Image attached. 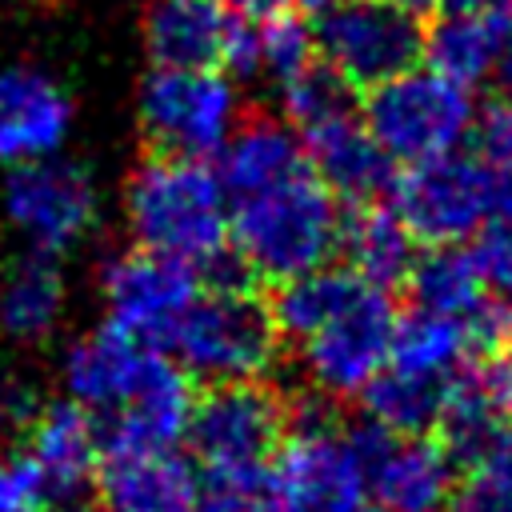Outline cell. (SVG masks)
<instances>
[{
  "label": "cell",
  "mask_w": 512,
  "mask_h": 512,
  "mask_svg": "<svg viewBox=\"0 0 512 512\" xmlns=\"http://www.w3.org/2000/svg\"><path fill=\"white\" fill-rule=\"evenodd\" d=\"M0 204L16 236L44 256H60L76 248L96 228L100 216V196L92 176L64 156L8 168Z\"/></svg>",
  "instance_id": "30bf717a"
},
{
  "label": "cell",
  "mask_w": 512,
  "mask_h": 512,
  "mask_svg": "<svg viewBox=\"0 0 512 512\" xmlns=\"http://www.w3.org/2000/svg\"><path fill=\"white\" fill-rule=\"evenodd\" d=\"M392 208L424 244H464L496 220L492 164L480 156L448 152L424 164H408L392 184Z\"/></svg>",
  "instance_id": "9c48e42d"
},
{
  "label": "cell",
  "mask_w": 512,
  "mask_h": 512,
  "mask_svg": "<svg viewBox=\"0 0 512 512\" xmlns=\"http://www.w3.org/2000/svg\"><path fill=\"white\" fill-rule=\"evenodd\" d=\"M276 512H360L368 476L328 404H292L272 460Z\"/></svg>",
  "instance_id": "8992f818"
},
{
  "label": "cell",
  "mask_w": 512,
  "mask_h": 512,
  "mask_svg": "<svg viewBox=\"0 0 512 512\" xmlns=\"http://www.w3.org/2000/svg\"><path fill=\"white\" fill-rule=\"evenodd\" d=\"M424 64L464 88L512 92V20L504 12H444L424 32Z\"/></svg>",
  "instance_id": "e0dca14e"
},
{
  "label": "cell",
  "mask_w": 512,
  "mask_h": 512,
  "mask_svg": "<svg viewBox=\"0 0 512 512\" xmlns=\"http://www.w3.org/2000/svg\"><path fill=\"white\" fill-rule=\"evenodd\" d=\"M136 120L152 152L208 160L240 124V92L220 68L156 64L140 84Z\"/></svg>",
  "instance_id": "5b68a950"
},
{
  "label": "cell",
  "mask_w": 512,
  "mask_h": 512,
  "mask_svg": "<svg viewBox=\"0 0 512 512\" xmlns=\"http://www.w3.org/2000/svg\"><path fill=\"white\" fill-rule=\"evenodd\" d=\"M300 140H304L308 168L336 196H344L352 204L376 200L392 184V160L384 156V148L376 144V136L368 132V124L356 108L300 132Z\"/></svg>",
  "instance_id": "ffe728a7"
},
{
  "label": "cell",
  "mask_w": 512,
  "mask_h": 512,
  "mask_svg": "<svg viewBox=\"0 0 512 512\" xmlns=\"http://www.w3.org/2000/svg\"><path fill=\"white\" fill-rule=\"evenodd\" d=\"M64 316V276L56 256L28 252L0 272V332L20 344H40Z\"/></svg>",
  "instance_id": "cb8c5ba5"
},
{
  "label": "cell",
  "mask_w": 512,
  "mask_h": 512,
  "mask_svg": "<svg viewBox=\"0 0 512 512\" xmlns=\"http://www.w3.org/2000/svg\"><path fill=\"white\" fill-rule=\"evenodd\" d=\"M352 456L360 460L368 488L388 512H440L452 500L456 464L440 448V440L396 436L372 416L344 428Z\"/></svg>",
  "instance_id": "4fadbf2b"
},
{
  "label": "cell",
  "mask_w": 512,
  "mask_h": 512,
  "mask_svg": "<svg viewBox=\"0 0 512 512\" xmlns=\"http://www.w3.org/2000/svg\"><path fill=\"white\" fill-rule=\"evenodd\" d=\"M280 108L296 132H308L340 112H352V84L340 72H332L324 60H312L308 68H300L280 84Z\"/></svg>",
  "instance_id": "83f0119b"
},
{
  "label": "cell",
  "mask_w": 512,
  "mask_h": 512,
  "mask_svg": "<svg viewBox=\"0 0 512 512\" xmlns=\"http://www.w3.org/2000/svg\"><path fill=\"white\" fill-rule=\"evenodd\" d=\"M252 24H256V76H268V80L284 84L288 76H296L300 68L320 60L316 28L304 16L280 8V12L260 16Z\"/></svg>",
  "instance_id": "f1b7e54d"
},
{
  "label": "cell",
  "mask_w": 512,
  "mask_h": 512,
  "mask_svg": "<svg viewBox=\"0 0 512 512\" xmlns=\"http://www.w3.org/2000/svg\"><path fill=\"white\" fill-rule=\"evenodd\" d=\"M472 156L492 168H512V92L488 100L472 120Z\"/></svg>",
  "instance_id": "d6a6232c"
},
{
  "label": "cell",
  "mask_w": 512,
  "mask_h": 512,
  "mask_svg": "<svg viewBox=\"0 0 512 512\" xmlns=\"http://www.w3.org/2000/svg\"><path fill=\"white\" fill-rule=\"evenodd\" d=\"M48 504L44 480L28 456L0 460V512H40Z\"/></svg>",
  "instance_id": "836d02e7"
},
{
  "label": "cell",
  "mask_w": 512,
  "mask_h": 512,
  "mask_svg": "<svg viewBox=\"0 0 512 512\" xmlns=\"http://www.w3.org/2000/svg\"><path fill=\"white\" fill-rule=\"evenodd\" d=\"M340 224L336 192L312 168L228 204L232 256L248 276L272 284L324 268L340 252Z\"/></svg>",
  "instance_id": "7a4b0ae2"
},
{
  "label": "cell",
  "mask_w": 512,
  "mask_h": 512,
  "mask_svg": "<svg viewBox=\"0 0 512 512\" xmlns=\"http://www.w3.org/2000/svg\"><path fill=\"white\" fill-rule=\"evenodd\" d=\"M480 388L488 396V404L512 424V340H504L500 348L488 352V364H484V376H480Z\"/></svg>",
  "instance_id": "e575fe53"
},
{
  "label": "cell",
  "mask_w": 512,
  "mask_h": 512,
  "mask_svg": "<svg viewBox=\"0 0 512 512\" xmlns=\"http://www.w3.org/2000/svg\"><path fill=\"white\" fill-rule=\"evenodd\" d=\"M288 432V404L264 380L212 384L188 416V444L204 468L272 464Z\"/></svg>",
  "instance_id": "8fae6325"
},
{
  "label": "cell",
  "mask_w": 512,
  "mask_h": 512,
  "mask_svg": "<svg viewBox=\"0 0 512 512\" xmlns=\"http://www.w3.org/2000/svg\"><path fill=\"white\" fill-rule=\"evenodd\" d=\"M316 48L352 88H376L424 56V28L392 0H340L320 12Z\"/></svg>",
  "instance_id": "ba28073f"
},
{
  "label": "cell",
  "mask_w": 512,
  "mask_h": 512,
  "mask_svg": "<svg viewBox=\"0 0 512 512\" xmlns=\"http://www.w3.org/2000/svg\"><path fill=\"white\" fill-rule=\"evenodd\" d=\"M104 456L92 412L76 400L44 404L28 424V460L36 464L48 504H76L92 484Z\"/></svg>",
  "instance_id": "2e32d148"
},
{
  "label": "cell",
  "mask_w": 512,
  "mask_h": 512,
  "mask_svg": "<svg viewBox=\"0 0 512 512\" xmlns=\"http://www.w3.org/2000/svg\"><path fill=\"white\" fill-rule=\"evenodd\" d=\"M196 296L200 288H196L192 264L140 244L108 256L100 268V300H104L108 324L156 348L168 344L176 320L188 312Z\"/></svg>",
  "instance_id": "7c38bea8"
},
{
  "label": "cell",
  "mask_w": 512,
  "mask_h": 512,
  "mask_svg": "<svg viewBox=\"0 0 512 512\" xmlns=\"http://www.w3.org/2000/svg\"><path fill=\"white\" fill-rule=\"evenodd\" d=\"M364 124L384 148L392 164H424L448 152H460V144L472 132L476 104L472 88L440 76L436 68H408L376 88H368L364 100Z\"/></svg>",
  "instance_id": "277c9868"
},
{
  "label": "cell",
  "mask_w": 512,
  "mask_h": 512,
  "mask_svg": "<svg viewBox=\"0 0 512 512\" xmlns=\"http://www.w3.org/2000/svg\"><path fill=\"white\" fill-rule=\"evenodd\" d=\"M360 512H388V508H380V504H376V508H360Z\"/></svg>",
  "instance_id": "ab89813d"
},
{
  "label": "cell",
  "mask_w": 512,
  "mask_h": 512,
  "mask_svg": "<svg viewBox=\"0 0 512 512\" xmlns=\"http://www.w3.org/2000/svg\"><path fill=\"white\" fill-rule=\"evenodd\" d=\"M308 168L300 132L280 116H252L240 120L236 132L216 152V176L232 200H244L252 192H264L296 172Z\"/></svg>",
  "instance_id": "7402d4cb"
},
{
  "label": "cell",
  "mask_w": 512,
  "mask_h": 512,
  "mask_svg": "<svg viewBox=\"0 0 512 512\" xmlns=\"http://www.w3.org/2000/svg\"><path fill=\"white\" fill-rule=\"evenodd\" d=\"M296 4H304L308 12H324V8H332V4H340V0H296Z\"/></svg>",
  "instance_id": "f35d334b"
},
{
  "label": "cell",
  "mask_w": 512,
  "mask_h": 512,
  "mask_svg": "<svg viewBox=\"0 0 512 512\" xmlns=\"http://www.w3.org/2000/svg\"><path fill=\"white\" fill-rule=\"evenodd\" d=\"M172 356L188 376L208 384L264 380L280 352V324L244 280H212L188 304L168 336Z\"/></svg>",
  "instance_id": "3957f363"
},
{
  "label": "cell",
  "mask_w": 512,
  "mask_h": 512,
  "mask_svg": "<svg viewBox=\"0 0 512 512\" xmlns=\"http://www.w3.org/2000/svg\"><path fill=\"white\" fill-rule=\"evenodd\" d=\"M76 120V104L68 88L36 68L12 64L0 72V164H32L60 156Z\"/></svg>",
  "instance_id": "5bb4252c"
},
{
  "label": "cell",
  "mask_w": 512,
  "mask_h": 512,
  "mask_svg": "<svg viewBox=\"0 0 512 512\" xmlns=\"http://www.w3.org/2000/svg\"><path fill=\"white\" fill-rule=\"evenodd\" d=\"M124 228L132 244L208 268L212 280L248 276L228 252V192L204 160L152 152L124 180Z\"/></svg>",
  "instance_id": "6da1fadb"
},
{
  "label": "cell",
  "mask_w": 512,
  "mask_h": 512,
  "mask_svg": "<svg viewBox=\"0 0 512 512\" xmlns=\"http://www.w3.org/2000/svg\"><path fill=\"white\" fill-rule=\"evenodd\" d=\"M404 284H408L416 308H432V312H448V316H464V320L488 296L468 248H460V244H428V252L412 260Z\"/></svg>",
  "instance_id": "4316f807"
},
{
  "label": "cell",
  "mask_w": 512,
  "mask_h": 512,
  "mask_svg": "<svg viewBox=\"0 0 512 512\" xmlns=\"http://www.w3.org/2000/svg\"><path fill=\"white\" fill-rule=\"evenodd\" d=\"M396 316L400 312L388 288L356 272V284L336 304V312L300 340V356H304V368L316 392L332 400L360 396L368 380L388 364Z\"/></svg>",
  "instance_id": "52a82bcc"
},
{
  "label": "cell",
  "mask_w": 512,
  "mask_h": 512,
  "mask_svg": "<svg viewBox=\"0 0 512 512\" xmlns=\"http://www.w3.org/2000/svg\"><path fill=\"white\" fill-rule=\"evenodd\" d=\"M448 388H452V376H420V372H404V368L384 364L368 380L360 400H364V416H372L388 432L424 436L440 424Z\"/></svg>",
  "instance_id": "d4e9b609"
},
{
  "label": "cell",
  "mask_w": 512,
  "mask_h": 512,
  "mask_svg": "<svg viewBox=\"0 0 512 512\" xmlns=\"http://www.w3.org/2000/svg\"><path fill=\"white\" fill-rule=\"evenodd\" d=\"M152 356L156 344H144L132 332L104 320L100 328L68 344L60 360V380L68 388V400L84 404L88 412H116L140 384Z\"/></svg>",
  "instance_id": "ac0fdd59"
},
{
  "label": "cell",
  "mask_w": 512,
  "mask_h": 512,
  "mask_svg": "<svg viewBox=\"0 0 512 512\" xmlns=\"http://www.w3.org/2000/svg\"><path fill=\"white\" fill-rule=\"evenodd\" d=\"M452 512H512V440L464 468L460 488H452Z\"/></svg>",
  "instance_id": "4dcf8cb0"
},
{
  "label": "cell",
  "mask_w": 512,
  "mask_h": 512,
  "mask_svg": "<svg viewBox=\"0 0 512 512\" xmlns=\"http://www.w3.org/2000/svg\"><path fill=\"white\" fill-rule=\"evenodd\" d=\"M468 352H476V344H472L464 316L412 308L396 316L388 364L404 372H420V376H456Z\"/></svg>",
  "instance_id": "484cf974"
},
{
  "label": "cell",
  "mask_w": 512,
  "mask_h": 512,
  "mask_svg": "<svg viewBox=\"0 0 512 512\" xmlns=\"http://www.w3.org/2000/svg\"><path fill=\"white\" fill-rule=\"evenodd\" d=\"M392 4H400L404 12H412V16H424L428 8H436L440 0H392Z\"/></svg>",
  "instance_id": "74e56055"
},
{
  "label": "cell",
  "mask_w": 512,
  "mask_h": 512,
  "mask_svg": "<svg viewBox=\"0 0 512 512\" xmlns=\"http://www.w3.org/2000/svg\"><path fill=\"white\" fill-rule=\"evenodd\" d=\"M96 500L100 512H200V476L172 448L104 452Z\"/></svg>",
  "instance_id": "9a60e30c"
},
{
  "label": "cell",
  "mask_w": 512,
  "mask_h": 512,
  "mask_svg": "<svg viewBox=\"0 0 512 512\" xmlns=\"http://www.w3.org/2000/svg\"><path fill=\"white\" fill-rule=\"evenodd\" d=\"M192 388L188 372L176 368L160 348L148 360L140 384L132 396L116 408L108 432H100L104 452H124V448H172L188 432L192 416Z\"/></svg>",
  "instance_id": "d6986e66"
},
{
  "label": "cell",
  "mask_w": 512,
  "mask_h": 512,
  "mask_svg": "<svg viewBox=\"0 0 512 512\" xmlns=\"http://www.w3.org/2000/svg\"><path fill=\"white\" fill-rule=\"evenodd\" d=\"M0 436H4V416H0Z\"/></svg>",
  "instance_id": "60d3db41"
},
{
  "label": "cell",
  "mask_w": 512,
  "mask_h": 512,
  "mask_svg": "<svg viewBox=\"0 0 512 512\" xmlns=\"http://www.w3.org/2000/svg\"><path fill=\"white\" fill-rule=\"evenodd\" d=\"M508 8H512V4H508Z\"/></svg>",
  "instance_id": "ee69618b"
},
{
  "label": "cell",
  "mask_w": 512,
  "mask_h": 512,
  "mask_svg": "<svg viewBox=\"0 0 512 512\" xmlns=\"http://www.w3.org/2000/svg\"><path fill=\"white\" fill-rule=\"evenodd\" d=\"M200 508L204 512H276L272 464L204 468V476H200Z\"/></svg>",
  "instance_id": "f546056e"
},
{
  "label": "cell",
  "mask_w": 512,
  "mask_h": 512,
  "mask_svg": "<svg viewBox=\"0 0 512 512\" xmlns=\"http://www.w3.org/2000/svg\"><path fill=\"white\" fill-rule=\"evenodd\" d=\"M240 12L228 0H152L144 12V48L164 68H220Z\"/></svg>",
  "instance_id": "44dd1931"
},
{
  "label": "cell",
  "mask_w": 512,
  "mask_h": 512,
  "mask_svg": "<svg viewBox=\"0 0 512 512\" xmlns=\"http://www.w3.org/2000/svg\"><path fill=\"white\" fill-rule=\"evenodd\" d=\"M0 272H4V260H0Z\"/></svg>",
  "instance_id": "b9f144b4"
},
{
  "label": "cell",
  "mask_w": 512,
  "mask_h": 512,
  "mask_svg": "<svg viewBox=\"0 0 512 512\" xmlns=\"http://www.w3.org/2000/svg\"><path fill=\"white\" fill-rule=\"evenodd\" d=\"M512 0H440L444 12H504Z\"/></svg>",
  "instance_id": "8d00e7d4"
},
{
  "label": "cell",
  "mask_w": 512,
  "mask_h": 512,
  "mask_svg": "<svg viewBox=\"0 0 512 512\" xmlns=\"http://www.w3.org/2000/svg\"><path fill=\"white\" fill-rule=\"evenodd\" d=\"M468 256L488 296L512 300V220H492L468 240Z\"/></svg>",
  "instance_id": "1f68e13d"
},
{
  "label": "cell",
  "mask_w": 512,
  "mask_h": 512,
  "mask_svg": "<svg viewBox=\"0 0 512 512\" xmlns=\"http://www.w3.org/2000/svg\"><path fill=\"white\" fill-rule=\"evenodd\" d=\"M288 4H292V0H228V8H232V12H240V16H248V20L272 16V12L288 8Z\"/></svg>",
  "instance_id": "d590c367"
},
{
  "label": "cell",
  "mask_w": 512,
  "mask_h": 512,
  "mask_svg": "<svg viewBox=\"0 0 512 512\" xmlns=\"http://www.w3.org/2000/svg\"><path fill=\"white\" fill-rule=\"evenodd\" d=\"M0 4H8V0H0Z\"/></svg>",
  "instance_id": "7bdbcfd3"
},
{
  "label": "cell",
  "mask_w": 512,
  "mask_h": 512,
  "mask_svg": "<svg viewBox=\"0 0 512 512\" xmlns=\"http://www.w3.org/2000/svg\"><path fill=\"white\" fill-rule=\"evenodd\" d=\"M340 252L348 256L352 272L392 288L408 280V268L416 260V236L392 204L360 200L340 224Z\"/></svg>",
  "instance_id": "603a6c76"
}]
</instances>
